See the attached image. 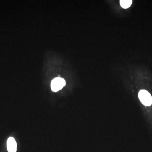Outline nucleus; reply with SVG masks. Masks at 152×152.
I'll list each match as a JSON object with an SVG mask.
<instances>
[{
	"mask_svg": "<svg viewBox=\"0 0 152 152\" xmlns=\"http://www.w3.org/2000/svg\"><path fill=\"white\" fill-rule=\"evenodd\" d=\"M138 96L140 100L144 105L147 106L151 105L152 97L148 92L143 90L139 92Z\"/></svg>",
	"mask_w": 152,
	"mask_h": 152,
	"instance_id": "1",
	"label": "nucleus"
},
{
	"mask_svg": "<svg viewBox=\"0 0 152 152\" xmlns=\"http://www.w3.org/2000/svg\"><path fill=\"white\" fill-rule=\"evenodd\" d=\"M16 142L12 137H10L7 141V148L9 152H16L17 151Z\"/></svg>",
	"mask_w": 152,
	"mask_h": 152,
	"instance_id": "3",
	"label": "nucleus"
},
{
	"mask_svg": "<svg viewBox=\"0 0 152 152\" xmlns=\"http://www.w3.org/2000/svg\"><path fill=\"white\" fill-rule=\"evenodd\" d=\"M132 0H121L120 1V6L124 9L129 8L132 5Z\"/></svg>",
	"mask_w": 152,
	"mask_h": 152,
	"instance_id": "4",
	"label": "nucleus"
},
{
	"mask_svg": "<svg viewBox=\"0 0 152 152\" xmlns=\"http://www.w3.org/2000/svg\"><path fill=\"white\" fill-rule=\"evenodd\" d=\"M66 81L62 78L57 77L53 79L51 82V88L52 91L57 92L61 90L66 85Z\"/></svg>",
	"mask_w": 152,
	"mask_h": 152,
	"instance_id": "2",
	"label": "nucleus"
}]
</instances>
